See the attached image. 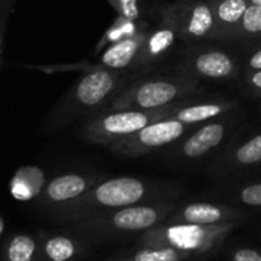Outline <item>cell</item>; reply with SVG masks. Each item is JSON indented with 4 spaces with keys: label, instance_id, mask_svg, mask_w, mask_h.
Segmentation results:
<instances>
[{
    "label": "cell",
    "instance_id": "cell-1",
    "mask_svg": "<svg viewBox=\"0 0 261 261\" xmlns=\"http://www.w3.org/2000/svg\"><path fill=\"white\" fill-rule=\"evenodd\" d=\"M133 80L136 78L128 70L104 69L83 73L47 115L43 132L64 130L76 121H84L106 110Z\"/></svg>",
    "mask_w": 261,
    "mask_h": 261
},
{
    "label": "cell",
    "instance_id": "cell-2",
    "mask_svg": "<svg viewBox=\"0 0 261 261\" xmlns=\"http://www.w3.org/2000/svg\"><path fill=\"white\" fill-rule=\"evenodd\" d=\"M202 83L180 73L145 75L133 80L106 110H154L180 101L199 98Z\"/></svg>",
    "mask_w": 261,
    "mask_h": 261
},
{
    "label": "cell",
    "instance_id": "cell-3",
    "mask_svg": "<svg viewBox=\"0 0 261 261\" xmlns=\"http://www.w3.org/2000/svg\"><path fill=\"white\" fill-rule=\"evenodd\" d=\"M188 101L191 99L180 101L154 110H132V109L102 110L84 119L78 130V135L86 142L110 147L119 139L139 132L145 125L168 118L171 113L179 110Z\"/></svg>",
    "mask_w": 261,
    "mask_h": 261
},
{
    "label": "cell",
    "instance_id": "cell-4",
    "mask_svg": "<svg viewBox=\"0 0 261 261\" xmlns=\"http://www.w3.org/2000/svg\"><path fill=\"white\" fill-rule=\"evenodd\" d=\"M145 194V185L135 177H115L95 184L81 197L67 202L66 206L55 208V214L63 222H81L102 214L104 210H119L135 205Z\"/></svg>",
    "mask_w": 261,
    "mask_h": 261
},
{
    "label": "cell",
    "instance_id": "cell-5",
    "mask_svg": "<svg viewBox=\"0 0 261 261\" xmlns=\"http://www.w3.org/2000/svg\"><path fill=\"white\" fill-rule=\"evenodd\" d=\"M173 69L199 83H225L243 76V60L239 52L208 41L184 46Z\"/></svg>",
    "mask_w": 261,
    "mask_h": 261
},
{
    "label": "cell",
    "instance_id": "cell-6",
    "mask_svg": "<svg viewBox=\"0 0 261 261\" xmlns=\"http://www.w3.org/2000/svg\"><path fill=\"white\" fill-rule=\"evenodd\" d=\"M174 5L162 3L154 12V20L145 35L142 47L130 69L135 78L151 75L180 44Z\"/></svg>",
    "mask_w": 261,
    "mask_h": 261
},
{
    "label": "cell",
    "instance_id": "cell-7",
    "mask_svg": "<svg viewBox=\"0 0 261 261\" xmlns=\"http://www.w3.org/2000/svg\"><path fill=\"white\" fill-rule=\"evenodd\" d=\"M173 5L184 46L217 41V26L210 0H174Z\"/></svg>",
    "mask_w": 261,
    "mask_h": 261
},
{
    "label": "cell",
    "instance_id": "cell-8",
    "mask_svg": "<svg viewBox=\"0 0 261 261\" xmlns=\"http://www.w3.org/2000/svg\"><path fill=\"white\" fill-rule=\"evenodd\" d=\"M190 127L191 125H185L184 122L168 116L165 119L145 125L139 132L119 139L110 147H112V151L118 154L136 156L148 150H154V148L173 144L174 141L180 139L190 130Z\"/></svg>",
    "mask_w": 261,
    "mask_h": 261
},
{
    "label": "cell",
    "instance_id": "cell-9",
    "mask_svg": "<svg viewBox=\"0 0 261 261\" xmlns=\"http://www.w3.org/2000/svg\"><path fill=\"white\" fill-rule=\"evenodd\" d=\"M147 32L124 38L121 41H116V43L107 46L106 49L98 52L99 54L98 58L93 60L92 63H80L75 66H64V67H58V69L81 70L83 73L92 72V70H104V69L106 70H128L130 72L133 63L142 47Z\"/></svg>",
    "mask_w": 261,
    "mask_h": 261
},
{
    "label": "cell",
    "instance_id": "cell-10",
    "mask_svg": "<svg viewBox=\"0 0 261 261\" xmlns=\"http://www.w3.org/2000/svg\"><path fill=\"white\" fill-rule=\"evenodd\" d=\"M158 222L156 210L150 206H124L110 216H93L80 222V226L84 229L102 232L104 229H116V231H141L153 226Z\"/></svg>",
    "mask_w": 261,
    "mask_h": 261
},
{
    "label": "cell",
    "instance_id": "cell-11",
    "mask_svg": "<svg viewBox=\"0 0 261 261\" xmlns=\"http://www.w3.org/2000/svg\"><path fill=\"white\" fill-rule=\"evenodd\" d=\"M229 113L208 121L205 124H200V127L187 138V141L182 144V154L196 159L202 158L216 147H219L228 135L229 130Z\"/></svg>",
    "mask_w": 261,
    "mask_h": 261
},
{
    "label": "cell",
    "instance_id": "cell-12",
    "mask_svg": "<svg viewBox=\"0 0 261 261\" xmlns=\"http://www.w3.org/2000/svg\"><path fill=\"white\" fill-rule=\"evenodd\" d=\"M239 107V101L231 98H214V99H199L194 98L182 106L179 110L170 115V118L184 122L185 125L205 124L208 121L217 119L226 113L234 112Z\"/></svg>",
    "mask_w": 261,
    "mask_h": 261
},
{
    "label": "cell",
    "instance_id": "cell-13",
    "mask_svg": "<svg viewBox=\"0 0 261 261\" xmlns=\"http://www.w3.org/2000/svg\"><path fill=\"white\" fill-rule=\"evenodd\" d=\"M95 184H96L95 177L89 179L87 176L76 174V173L57 176L44 187L41 193V203L47 206L64 205L86 194Z\"/></svg>",
    "mask_w": 261,
    "mask_h": 261
},
{
    "label": "cell",
    "instance_id": "cell-14",
    "mask_svg": "<svg viewBox=\"0 0 261 261\" xmlns=\"http://www.w3.org/2000/svg\"><path fill=\"white\" fill-rule=\"evenodd\" d=\"M217 26V41H234L249 0H210Z\"/></svg>",
    "mask_w": 261,
    "mask_h": 261
},
{
    "label": "cell",
    "instance_id": "cell-15",
    "mask_svg": "<svg viewBox=\"0 0 261 261\" xmlns=\"http://www.w3.org/2000/svg\"><path fill=\"white\" fill-rule=\"evenodd\" d=\"M151 23L153 21H150L147 18L132 20V18H127V17L118 15L113 20V23L101 35L99 41L95 46V52L98 54V52H101L102 49H106L107 46H110V44H113L116 41H121L124 38H128V37H133V35L147 32L150 29Z\"/></svg>",
    "mask_w": 261,
    "mask_h": 261
},
{
    "label": "cell",
    "instance_id": "cell-16",
    "mask_svg": "<svg viewBox=\"0 0 261 261\" xmlns=\"http://www.w3.org/2000/svg\"><path fill=\"white\" fill-rule=\"evenodd\" d=\"M44 184V173L37 167L20 168L11 180V194L18 200H31L37 197Z\"/></svg>",
    "mask_w": 261,
    "mask_h": 261
},
{
    "label": "cell",
    "instance_id": "cell-17",
    "mask_svg": "<svg viewBox=\"0 0 261 261\" xmlns=\"http://www.w3.org/2000/svg\"><path fill=\"white\" fill-rule=\"evenodd\" d=\"M234 41H261V6L251 3L236 31Z\"/></svg>",
    "mask_w": 261,
    "mask_h": 261
},
{
    "label": "cell",
    "instance_id": "cell-18",
    "mask_svg": "<svg viewBox=\"0 0 261 261\" xmlns=\"http://www.w3.org/2000/svg\"><path fill=\"white\" fill-rule=\"evenodd\" d=\"M168 240L182 249H191L196 248L202 239H203V231L202 228L196 226V225H184V226H174L171 229H168L167 232Z\"/></svg>",
    "mask_w": 261,
    "mask_h": 261
},
{
    "label": "cell",
    "instance_id": "cell-19",
    "mask_svg": "<svg viewBox=\"0 0 261 261\" xmlns=\"http://www.w3.org/2000/svg\"><path fill=\"white\" fill-rule=\"evenodd\" d=\"M43 252L49 261H69L76 254V245L69 237L55 236L46 240Z\"/></svg>",
    "mask_w": 261,
    "mask_h": 261
},
{
    "label": "cell",
    "instance_id": "cell-20",
    "mask_svg": "<svg viewBox=\"0 0 261 261\" xmlns=\"http://www.w3.org/2000/svg\"><path fill=\"white\" fill-rule=\"evenodd\" d=\"M37 243L29 236H15L6 248L8 261H34Z\"/></svg>",
    "mask_w": 261,
    "mask_h": 261
},
{
    "label": "cell",
    "instance_id": "cell-21",
    "mask_svg": "<svg viewBox=\"0 0 261 261\" xmlns=\"http://www.w3.org/2000/svg\"><path fill=\"white\" fill-rule=\"evenodd\" d=\"M185 220L193 223V225H206V223H216L220 220L222 213L219 208L206 203H199V205H190L185 213Z\"/></svg>",
    "mask_w": 261,
    "mask_h": 261
},
{
    "label": "cell",
    "instance_id": "cell-22",
    "mask_svg": "<svg viewBox=\"0 0 261 261\" xmlns=\"http://www.w3.org/2000/svg\"><path fill=\"white\" fill-rule=\"evenodd\" d=\"M234 158L242 165H254L261 162V133L242 144L234 151Z\"/></svg>",
    "mask_w": 261,
    "mask_h": 261
},
{
    "label": "cell",
    "instance_id": "cell-23",
    "mask_svg": "<svg viewBox=\"0 0 261 261\" xmlns=\"http://www.w3.org/2000/svg\"><path fill=\"white\" fill-rule=\"evenodd\" d=\"M109 3L113 6V9L118 12V15L132 18V20H141L144 18L141 0H109Z\"/></svg>",
    "mask_w": 261,
    "mask_h": 261
},
{
    "label": "cell",
    "instance_id": "cell-24",
    "mask_svg": "<svg viewBox=\"0 0 261 261\" xmlns=\"http://www.w3.org/2000/svg\"><path fill=\"white\" fill-rule=\"evenodd\" d=\"M177 252L170 248L164 249H145L135 255V261H177Z\"/></svg>",
    "mask_w": 261,
    "mask_h": 261
},
{
    "label": "cell",
    "instance_id": "cell-25",
    "mask_svg": "<svg viewBox=\"0 0 261 261\" xmlns=\"http://www.w3.org/2000/svg\"><path fill=\"white\" fill-rule=\"evenodd\" d=\"M243 60V75L252 73L261 70V41H255L245 55H242Z\"/></svg>",
    "mask_w": 261,
    "mask_h": 261
},
{
    "label": "cell",
    "instance_id": "cell-26",
    "mask_svg": "<svg viewBox=\"0 0 261 261\" xmlns=\"http://www.w3.org/2000/svg\"><path fill=\"white\" fill-rule=\"evenodd\" d=\"M242 78H243V90L251 96L261 98V70L246 73Z\"/></svg>",
    "mask_w": 261,
    "mask_h": 261
},
{
    "label": "cell",
    "instance_id": "cell-27",
    "mask_svg": "<svg viewBox=\"0 0 261 261\" xmlns=\"http://www.w3.org/2000/svg\"><path fill=\"white\" fill-rule=\"evenodd\" d=\"M242 199H243V202L248 203V205H257V206H261V184L245 188L243 193H242Z\"/></svg>",
    "mask_w": 261,
    "mask_h": 261
},
{
    "label": "cell",
    "instance_id": "cell-28",
    "mask_svg": "<svg viewBox=\"0 0 261 261\" xmlns=\"http://www.w3.org/2000/svg\"><path fill=\"white\" fill-rule=\"evenodd\" d=\"M234 261H261V257L249 249H242L234 255Z\"/></svg>",
    "mask_w": 261,
    "mask_h": 261
},
{
    "label": "cell",
    "instance_id": "cell-29",
    "mask_svg": "<svg viewBox=\"0 0 261 261\" xmlns=\"http://www.w3.org/2000/svg\"><path fill=\"white\" fill-rule=\"evenodd\" d=\"M14 0H0V21H6L12 9Z\"/></svg>",
    "mask_w": 261,
    "mask_h": 261
},
{
    "label": "cell",
    "instance_id": "cell-30",
    "mask_svg": "<svg viewBox=\"0 0 261 261\" xmlns=\"http://www.w3.org/2000/svg\"><path fill=\"white\" fill-rule=\"evenodd\" d=\"M249 3H254V5H260V6H261V0H249Z\"/></svg>",
    "mask_w": 261,
    "mask_h": 261
}]
</instances>
